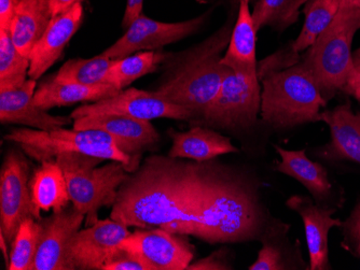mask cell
<instances>
[{
    "mask_svg": "<svg viewBox=\"0 0 360 270\" xmlns=\"http://www.w3.org/2000/svg\"><path fill=\"white\" fill-rule=\"evenodd\" d=\"M195 161L153 155L118 191L110 217L125 227H161L172 233L186 219V194Z\"/></svg>",
    "mask_w": 360,
    "mask_h": 270,
    "instance_id": "obj_1",
    "label": "cell"
},
{
    "mask_svg": "<svg viewBox=\"0 0 360 270\" xmlns=\"http://www.w3.org/2000/svg\"><path fill=\"white\" fill-rule=\"evenodd\" d=\"M233 26L226 24L192 49L169 60L165 80L155 94L191 112L192 120L203 114L231 68L222 58L231 39Z\"/></svg>",
    "mask_w": 360,
    "mask_h": 270,
    "instance_id": "obj_2",
    "label": "cell"
},
{
    "mask_svg": "<svg viewBox=\"0 0 360 270\" xmlns=\"http://www.w3.org/2000/svg\"><path fill=\"white\" fill-rule=\"evenodd\" d=\"M258 76L262 83L260 114L264 122L275 128L319 122L327 100L302 62Z\"/></svg>",
    "mask_w": 360,
    "mask_h": 270,
    "instance_id": "obj_3",
    "label": "cell"
},
{
    "mask_svg": "<svg viewBox=\"0 0 360 270\" xmlns=\"http://www.w3.org/2000/svg\"><path fill=\"white\" fill-rule=\"evenodd\" d=\"M360 29V9L340 8L330 25L309 46L302 64L326 100L343 90L352 68V43Z\"/></svg>",
    "mask_w": 360,
    "mask_h": 270,
    "instance_id": "obj_4",
    "label": "cell"
},
{
    "mask_svg": "<svg viewBox=\"0 0 360 270\" xmlns=\"http://www.w3.org/2000/svg\"><path fill=\"white\" fill-rule=\"evenodd\" d=\"M56 160L66 178L72 205L88 215L90 225L98 220L97 211L116 203L119 189L129 175L120 162L109 161L97 167L105 160L80 153H62Z\"/></svg>",
    "mask_w": 360,
    "mask_h": 270,
    "instance_id": "obj_5",
    "label": "cell"
},
{
    "mask_svg": "<svg viewBox=\"0 0 360 270\" xmlns=\"http://www.w3.org/2000/svg\"><path fill=\"white\" fill-rule=\"evenodd\" d=\"M5 138L19 144L26 154L38 162L51 160L62 153H80L120 162L129 173H134L139 167V161L123 152L115 138L104 130L58 128L53 132H44L15 128Z\"/></svg>",
    "mask_w": 360,
    "mask_h": 270,
    "instance_id": "obj_6",
    "label": "cell"
},
{
    "mask_svg": "<svg viewBox=\"0 0 360 270\" xmlns=\"http://www.w3.org/2000/svg\"><path fill=\"white\" fill-rule=\"evenodd\" d=\"M261 88L258 72L230 70L215 98L194 122L221 130H248L260 114Z\"/></svg>",
    "mask_w": 360,
    "mask_h": 270,
    "instance_id": "obj_7",
    "label": "cell"
},
{
    "mask_svg": "<svg viewBox=\"0 0 360 270\" xmlns=\"http://www.w3.org/2000/svg\"><path fill=\"white\" fill-rule=\"evenodd\" d=\"M119 249L136 257L147 270H185L194 257L193 245L185 235L161 227L133 231Z\"/></svg>",
    "mask_w": 360,
    "mask_h": 270,
    "instance_id": "obj_8",
    "label": "cell"
},
{
    "mask_svg": "<svg viewBox=\"0 0 360 270\" xmlns=\"http://www.w3.org/2000/svg\"><path fill=\"white\" fill-rule=\"evenodd\" d=\"M30 166L19 151L6 154L0 171V231L13 243L22 223L34 217L30 192Z\"/></svg>",
    "mask_w": 360,
    "mask_h": 270,
    "instance_id": "obj_9",
    "label": "cell"
},
{
    "mask_svg": "<svg viewBox=\"0 0 360 270\" xmlns=\"http://www.w3.org/2000/svg\"><path fill=\"white\" fill-rule=\"evenodd\" d=\"M97 114H119L141 120L155 119H173V120L191 121L192 114L184 107L178 106L161 97L155 92L127 88L112 97L105 98L91 104L82 106L72 111V120Z\"/></svg>",
    "mask_w": 360,
    "mask_h": 270,
    "instance_id": "obj_10",
    "label": "cell"
},
{
    "mask_svg": "<svg viewBox=\"0 0 360 270\" xmlns=\"http://www.w3.org/2000/svg\"><path fill=\"white\" fill-rule=\"evenodd\" d=\"M205 18L203 14L189 21L165 23L141 14L127 28L124 35L102 54L111 60H121L139 51H155L195 33Z\"/></svg>",
    "mask_w": 360,
    "mask_h": 270,
    "instance_id": "obj_11",
    "label": "cell"
},
{
    "mask_svg": "<svg viewBox=\"0 0 360 270\" xmlns=\"http://www.w3.org/2000/svg\"><path fill=\"white\" fill-rule=\"evenodd\" d=\"M129 234L127 227L111 217L77 231L68 248L70 270H103L118 255L119 245Z\"/></svg>",
    "mask_w": 360,
    "mask_h": 270,
    "instance_id": "obj_12",
    "label": "cell"
},
{
    "mask_svg": "<svg viewBox=\"0 0 360 270\" xmlns=\"http://www.w3.org/2000/svg\"><path fill=\"white\" fill-rule=\"evenodd\" d=\"M84 217L72 205L42 220L44 231L32 270H70L68 248L75 234L80 231Z\"/></svg>",
    "mask_w": 360,
    "mask_h": 270,
    "instance_id": "obj_13",
    "label": "cell"
},
{
    "mask_svg": "<svg viewBox=\"0 0 360 270\" xmlns=\"http://www.w3.org/2000/svg\"><path fill=\"white\" fill-rule=\"evenodd\" d=\"M75 130H101L115 138L123 152L135 158L143 149L159 142L160 135L148 120L119 116L97 114L74 120ZM136 160V158H135Z\"/></svg>",
    "mask_w": 360,
    "mask_h": 270,
    "instance_id": "obj_14",
    "label": "cell"
},
{
    "mask_svg": "<svg viewBox=\"0 0 360 270\" xmlns=\"http://www.w3.org/2000/svg\"><path fill=\"white\" fill-rule=\"evenodd\" d=\"M36 80L27 79L22 86L0 90V121L3 124H21L34 130L53 132L70 122L72 116H51L34 102Z\"/></svg>",
    "mask_w": 360,
    "mask_h": 270,
    "instance_id": "obj_15",
    "label": "cell"
},
{
    "mask_svg": "<svg viewBox=\"0 0 360 270\" xmlns=\"http://www.w3.org/2000/svg\"><path fill=\"white\" fill-rule=\"evenodd\" d=\"M286 205L302 219L309 253V269H329V231L343 224L341 220L333 217L335 209L314 205L311 199L301 195L291 196Z\"/></svg>",
    "mask_w": 360,
    "mask_h": 270,
    "instance_id": "obj_16",
    "label": "cell"
},
{
    "mask_svg": "<svg viewBox=\"0 0 360 270\" xmlns=\"http://www.w3.org/2000/svg\"><path fill=\"white\" fill-rule=\"evenodd\" d=\"M84 20V7L78 3L68 11L56 15L49 24L41 39L30 53L28 78L37 81L58 62Z\"/></svg>",
    "mask_w": 360,
    "mask_h": 270,
    "instance_id": "obj_17",
    "label": "cell"
},
{
    "mask_svg": "<svg viewBox=\"0 0 360 270\" xmlns=\"http://www.w3.org/2000/svg\"><path fill=\"white\" fill-rule=\"evenodd\" d=\"M319 122L328 125L331 135L321 153L323 158L360 164V112L355 114L349 104H341L321 112Z\"/></svg>",
    "mask_w": 360,
    "mask_h": 270,
    "instance_id": "obj_18",
    "label": "cell"
},
{
    "mask_svg": "<svg viewBox=\"0 0 360 270\" xmlns=\"http://www.w3.org/2000/svg\"><path fill=\"white\" fill-rule=\"evenodd\" d=\"M169 136L173 139V144L169 155L174 158L207 162L220 155L240 152L230 138L202 125H196L184 133L169 130Z\"/></svg>",
    "mask_w": 360,
    "mask_h": 270,
    "instance_id": "obj_19",
    "label": "cell"
},
{
    "mask_svg": "<svg viewBox=\"0 0 360 270\" xmlns=\"http://www.w3.org/2000/svg\"><path fill=\"white\" fill-rule=\"evenodd\" d=\"M30 192L36 220L41 211L60 212L70 203L68 182L56 160L42 161L30 179Z\"/></svg>",
    "mask_w": 360,
    "mask_h": 270,
    "instance_id": "obj_20",
    "label": "cell"
},
{
    "mask_svg": "<svg viewBox=\"0 0 360 270\" xmlns=\"http://www.w3.org/2000/svg\"><path fill=\"white\" fill-rule=\"evenodd\" d=\"M238 19L232 30L231 39L222 58V64L236 72H258L257 62V32L250 9V0H238Z\"/></svg>",
    "mask_w": 360,
    "mask_h": 270,
    "instance_id": "obj_21",
    "label": "cell"
},
{
    "mask_svg": "<svg viewBox=\"0 0 360 270\" xmlns=\"http://www.w3.org/2000/svg\"><path fill=\"white\" fill-rule=\"evenodd\" d=\"M119 92L121 90L108 83L93 86L60 83L51 76L44 80L36 90L34 102L39 108L48 111L56 107L70 106L78 102H98L112 97Z\"/></svg>",
    "mask_w": 360,
    "mask_h": 270,
    "instance_id": "obj_22",
    "label": "cell"
},
{
    "mask_svg": "<svg viewBox=\"0 0 360 270\" xmlns=\"http://www.w3.org/2000/svg\"><path fill=\"white\" fill-rule=\"evenodd\" d=\"M52 19L42 0H21L16 5L9 32L20 53L30 58Z\"/></svg>",
    "mask_w": 360,
    "mask_h": 270,
    "instance_id": "obj_23",
    "label": "cell"
},
{
    "mask_svg": "<svg viewBox=\"0 0 360 270\" xmlns=\"http://www.w3.org/2000/svg\"><path fill=\"white\" fill-rule=\"evenodd\" d=\"M281 156L275 170L296 179L316 199L325 198L331 192V183L328 173L319 163L309 160L305 149L303 150H285L282 147L274 146Z\"/></svg>",
    "mask_w": 360,
    "mask_h": 270,
    "instance_id": "obj_24",
    "label": "cell"
},
{
    "mask_svg": "<svg viewBox=\"0 0 360 270\" xmlns=\"http://www.w3.org/2000/svg\"><path fill=\"white\" fill-rule=\"evenodd\" d=\"M169 55L163 52L145 51L116 60L105 79V83L124 90L137 79L153 74Z\"/></svg>",
    "mask_w": 360,
    "mask_h": 270,
    "instance_id": "obj_25",
    "label": "cell"
},
{
    "mask_svg": "<svg viewBox=\"0 0 360 270\" xmlns=\"http://www.w3.org/2000/svg\"><path fill=\"white\" fill-rule=\"evenodd\" d=\"M339 9L337 0H309L303 10L305 20L302 29L291 44L292 51L299 54L309 49L330 25Z\"/></svg>",
    "mask_w": 360,
    "mask_h": 270,
    "instance_id": "obj_26",
    "label": "cell"
},
{
    "mask_svg": "<svg viewBox=\"0 0 360 270\" xmlns=\"http://www.w3.org/2000/svg\"><path fill=\"white\" fill-rule=\"evenodd\" d=\"M116 60L107 56H95L92 58H75L65 62L53 79L60 83H74L93 86L105 83L107 74Z\"/></svg>",
    "mask_w": 360,
    "mask_h": 270,
    "instance_id": "obj_27",
    "label": "cell"
},
{
    "mask_svg": "<svg viewBox=\"0 0 360 270\" xmlns=\"http://www.w3.org/2000/svg\"><path fill=\"white\" fill-rule=\"evenodd\" d=\"M307 1L309 0H258L252 12L255 28L257 32L264 26L286 29L298 21L301 8Z\"/></svg>",
    "mask_w": 360,
    "mask_h": 270,
    "instance_id": "obj_28",
    "label": "cell"
},
{
    "mask_svg": "<svg viewBox=\"0 0 360 270\" xmlns=\"http://www.w3.org/2000/svg\"><path fill=\"white\" fill-rule=\"evenodd\" d=\"M42 220L28 217L20 227L10 251L9 270H32L41 241Z\"/></svg>",
    "mask_w": 360,
    "mask_h": 270,
    "instance_id": "obj_29",
    "label": "cell"
},
{
    "mask_svg": "<svg viewBox=\"0 0 360 270\" xmlns=\"http://www.w3.org/2000/svg\"><path fill=\"white\" fill-rule=\"evenodd\" d=\"M30 67V58L16 49L9 30H0V90L22 86Z\"/></svg>",
    "mask_w": 360,
    "mask_h": 270,
    "instance_id": "obj_30",
    "label": "cell"
},
{
    "mask_svg": "<svg viewBox=\"0 0 360 270\" xmlns=\"http://www.w3.org/2000/svg\"><path fill=\"white\" fill-rule=\"evenodd\" d=\"M250 270H282L285 268L284 262H283L282 252L276 247L269 243L264 241V245L259 251L258 257L252 265L248 267Z\"/></svg>",
    "mask_w": 360,
    "mask_h": 270,
    "instance_id": "obj_31",
    "label": "cell"
},
{
    "mask_svg": "<svg viewBox=\"0 0 360 270\" xmlns=\"http://www.w3.org/2000/svg\"><path fill=\"white\" fill-rule=\"evenodd\" d=\"M342 227L345 229V239L354 251L360 255V203Z\"/></svg>",
    "mask_w": 360,
    "mask_h": 270,
    "instance_id": "obj_32",
    "label": "cell"
},
{
    "mask_svg": "<svg viewBox=\"0 0 360 270\" xmlns=\"http://www.w3.org/2000/svg\"><path fill=\"white\" fill-rule=\"evenodd\" d=\"M232 269L226 263V257L222 250L210 254V257H204L200 261L194 262L188 266L187 270H226Z\"/></svg>",
    "mask_w": 360,
    "mask_h": 270,
    "instance_id": "obj_33",
    "label": "cell"
},
{
    "mask_svg": "<svg viewBox=\"0 0 360 270\" xmlns=\"http://www.w3.org/2000/svg\"><path fill=\"white\" fill-rule=\"evenodd\" d=\"M103 270H147V267L136 257L121 250L118 255L107 264Z\"/></svg>",
    "mask_w": 360,
    "mask_h": 270,
    "instance_id": "obj_34",
    "label": "cell"
},
{
    "mask_svg": "<svg viewBox=\"0 0 360 270\" xmlns=\"http://www.w3.org/2000/svg\"><path fill=\"white\" fill-rule=\"evenodd\" d=\"M352 60H353V68L342 92L353 96L354 93L360 90V48L354 52Z\"/></svg>",
    "mask_w": 360,
    "mask_h": 270,
    "instance_id": "obj_35",
    "label": "cell"
},
{
    "mask_svg": "<svg viewBox=\"0 0 360 270\" xmlns=\"http://www.w3.org/2000/svg\"><path fill=\"white\" fill-rule=\"evenodd\" d=\"M15 8L14 0H0V30H10Z\"/></svg>",
    "mask_w": 360,
    "mask_h": 270,
    "instance_id": "obj_36",
    "label": "cell"
},
{
    "mask_svg": "<svg viewBox=\"0 0 360 270\" xmlns=\"http://www.w3.org/2000/svg\"><path fill=\"white\" fill-rule=\"evenodd\" d=\"M143 0H127L122 26L127 28L143 14Z\"/></svg>",
    "mask_w": 360,
    "mask_h": 270,
    "instance_id": "obj_37",
    "label": "cell"
},
{
    "mask_svg": "<svg viewBox=\"0 0 360 270\" xmlns=\"http://www.w3.org/2000/svg\"><path fill=\"white\" fill-rule=\"evenodd\" d=\"M42 1L46 4L52 18H54L68 11L76 4L80 3L81 0H42Z\"/></svg>",
    "mask_w": 360,
    "mask_h": 270,
    "instance_id": "obj_38",
    "label": "cell"
},
{
    "mask_svg": "<svg viewBox=\"0 0 360 270\" xmlns=\"http://www.w3.org/2000/svg\"><path fill=\"white\" fill-rule=\"evenodd\" d=\"M8 241L6 239L5 235L0 231V249H1V253H3L4 259L6 261V267H9L10 264V253L8 250L7 245Z\"/></svg>",
    "mask_w": 360,
    "mask_h": 270,
    "instance_id": "obj_39",
    "label": "cell"
},
{
    "mask_svg": "<svg viewBox=\"0 0 360 270\" xmlns=\"http://www.w3.org/2000/svg\"><path fill=\"white\" fill-rule=\"evenodd\" d=\"M340 8H354L360 9V0H337Z\"/></svg>",
    "mask_w": 360,
    "mask_h": 270,
    "instance_id": "obj_40",
    "label": "cell"
},
{
    "mask_svg": "<svg viewBox=\"0 0 360 270\" xmlns=\"http://www.w3.org/2000/svg\"><path fill=\"white\" fill-rule=\"evenodd\" d=\"M354 97L357 98L358 100H360V90H357V92L354 93Z\"/></svg>",
    "mask_w": 360,
    "mask_h": 270,
    "instance_id": "obj_41",
    "label": "cell"
},
{
    "mask_svg": "<svg viewBox=\"0 0 360 270\" xmlns=\"http://www.w3.org/2000/svg\"><path fill=\"white\" fill-rule=\"evenodd\" d=\"M14 1H15L16 5H18V4H19L21 0H14Z\"/></svg>",
    "mask_w": 360,
    "mask_h": 270,
    "instance_id": "obj_42",
    "label": "cell"
}]
</instances>
